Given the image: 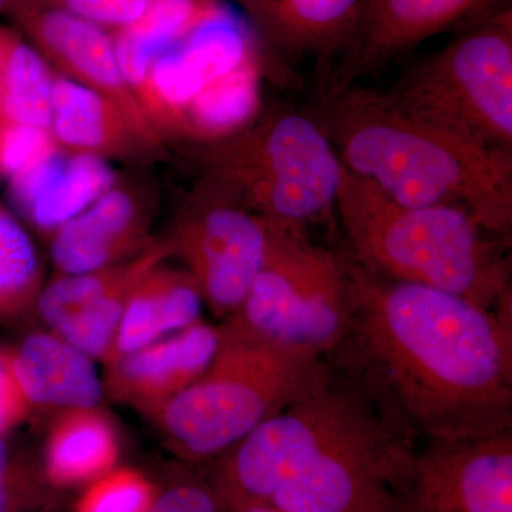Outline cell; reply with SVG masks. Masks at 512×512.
I'll return each mask as SVG.
<instances>
[{"instance_id": "cell-14", "label": "cell", "mask_w": 512, "mask_h": 512, "mask_svg": "<svg viewBox=\"0 0 512 512\" xmlns=\"http://www.w3.org/2000/svg\"><path fill=\"white\" fill-rule=\"evenodd\" d=\"M217 343L218 329L200 320L107 365L104 393L151 420L205 372Z\"/></svg>"}, {"instance_id": "cell-9", "label": "cell", "mask_w": 512, "mask_h": 512, "mask_svg": "<svg viewBox=\"0 0 512 512\" xmlns=\"http://www.w3.org/2000/svg\"><path fill=\"white\" fill-rule=\"evenodd\" d=\"M414 434L383 394L268 504L282 512H400L417 453Z\"/></svg>"}, {"instance_id": "cell-30", "label": "cell", "mask_w": 512, "mask_h": 512, "mask_svg": "<svg viewBox=\"0 0 512 512\" xmlns=\"http://www.w3.org/2000/svg\"><path fill=\"white\" fill-rule=\"evenodd\" d=\"M157 487L150 512H224L210 481L191 471H178L164 487Z\"/></svg>"}, {"instance_id": "cell-16", "label": "cell", "mask_w": 512, "mask_h": 512, "mask_svg": "<svg viewBox=\"0 0 512 512\" xmlns=\"http://www.w3.org/2000/svg\"><path fill=\"white\" fill-rule=\"evenodd\" d=\"M276 59L326 67L352 32L365 0H238Z\"/></svg>"}, {"instance_id": "cell-27", "label": "cell", "mask_w": 512, "mask_h": 512, "mask_svg": "<svg viewBox=\"0 0 512 512\" xmlns=\"http://www.w3.org/2000/svg\"><path fill=\"white\" fill-rule=\"evenodd\" d=\"M56 507V490L40 461L16 450L0 436V512H39Z\"/></svg>"}, {"instance_id": "cell-31", "label": "cell", "mask_w": 512, "mask_h": 512, "mask_svg": "<svg viewBox=\"0 0 512 512\" xmlns=\"http://www.w3.org/2000/svg\"><path fill=\"white\" fill-rule=\"evenodd\" d=\"M53 8L100 28L124 29L146 13L153 0H43Z\"/></svg>"}, {"instance_id": "cell-3", "label": "cell", "mask_w": 512, "mask_h": 512, "mask_svg": "<svg viewBox=\"0 0 512 512\" xmlns=\"http://www.w3.org/2000/svg\"><path fill=\"white\" fill-rule=\"evenodd\" d=\"M338 212L352 254L373 274L430 286L495 309L512 295L507 244L457 205L393 201L342 165Z\"/></svg>"}, {"instance_id": "cell-15", "label": "cell", "mask_w": 512, "mask_h": 512, "mask_svg": "<svg viewBox=\"0 0 512 512\" xmlns=\"http://www.w3.org/2000/svg\"><path fill=\"white\" fill-rule=\"evenodd\" d=\"M150 224V204L140 192L113 185L53 231V264L60 274L72 275L127 261L150 244Z\"/></svg>"}, {"instance_id": "cell-1", "label": "cell", "mask_w": 512, "mask_h": 512, "mask_svg": "<svg viewBox=\"0 0 512 512\" xmlns=\"http://www.w3.org/2000/svg\"><path fill=\"white\" fill-rule=\"evenodd\" d=\"M352 332L372 382L416 434L512 430V295L495 309L373 274L346 256Z\"/></svg>"}, {"instance_id": "cell-17", "label": "cell", "mask_w": 512, "mask_h": 512, "mask_svg": "<svg viewBox=\"0 0 512 512\" xmlns=\"http://www.w3.org/2000/svg\"><path fill=\"white\" fill-rule=\"evenodd\" d=\"M8 352L13 375L32 410L63 412L99 406L103 399V380L92 357L52 330L32 333Z\"/></svg>"}, {"instance_id": "cell-25", "label": "cell", "mask_w": 512, "mask_h": 512, "mask_svg": "<svg viewBox=\"0 0 512 512\" xmlns=\"http://www.w3.org/2000/svg\"><path fill=\"white\" fill-rule=\"evenodd\" d=\"M42 288V268L32 239L0 207V322L35 308Z\"/></svg>"}, {"instance_id": "cell-33", "label": "cell", "mask_w": 512, "mask_h": 512, "mask_svg": "<svg viewBox=\"0 0 512 512\" xmlns=\"http://www.w3.org/2000/svg\"><path fill=\"white\" fill-rule=\"evenodd\" d=\"M229 512H282L276 510V508L272 507V505H252V507L239 508V510L229 511Z\"/></svg>"}, {"instance_id": "cell-13", "label": "cell", "mask_w": 512, "mask_h": 512, "mask_svg": "<svg viewBox=\"0 0 512 512\" xmlns=\"http://www.w3.org/2000/svg\"><path fill=\"white\" fill-rule=\"evenodd\" d=\"M8 12L18 22L30 45L69 76L67 79L116 104L148 146L160 143V134L124 79L109 33L43 0H12Z\"/></svg>"}, {"instance_id": "cell-11", "label": "cell", "mask_w": 512, "mask_h": 512, "mask_svg": "<svg viewBox=\"0 0 512 512\" xmlns=\"http://www.w3.org/2000/svg\"><path fill=\"white\" fill-rule=\"evenodd\" d=\"M400 512H512V430L429 439L414 458Z\"/></svg>"}, {"instance_id": "cell-6", "label": "cell", "mask_w": 512, "mask_h": 512, "mask_svg": "<svg viewBox=\"0 0 512 512\" xmlns=\"http://www.w3.org/2000/svg\"><path fill=\"white\" fill-rule=\"evenodd\" d=\"M355 299L346 256L305 231L271 224L268 255L225 326L274 348L325 357L352 332Z\"/></svg>"}, {"instance_id": "cell-10", "label": "cell", "mask_w": 512, "mask_h": 512, "mask_svg": "<svg viewBox=\"0 0 512 512\" xmlns=\"http://www.w3.org/2000/svg\"><path fill=\"white\" fill-rule=\"evenodd\" d=\"M185 264L204 305L227 319L254 284L271 244V224L234 192L204 178L165 239Z\"/></svg>"}, {"instance_id": "cell-26", "label": "cell", "mask_w": 512, "mask_h": 512, "mask_svg": "<svg viewBox=\"0 0 512 512\" xmlns=\"http://www.w3.org/2000/svg\"><path fill=\"white\" fill-rule=\"evenodd\" d=\"M165 259L167 258H157L148 262L143 268L124 279L113 291L104 295L99 302L90 306L87 311L55 330L56 335L79 349L84 355L103 363L113 346L134 289L144 276L150 274L157 266L163 265Z\"/></svg>"}, {"instance_id": "cell-5", "label": "cell", "mask_w": 512, "mask_h": 512, "mask_svg": "<svg viewBox=\"0 0 512 512\" xmlns=\"http://www.w3.org/2000/svg\"><path fill=\"white\" fill-rule=\"evenodd\" d=\"M197 157L204 178L276 227L306 231L336 212L342 163L311 113L261 109L241 130L201 143Z\"/></svg>"}, {"instance_id": "cell-24", "label": "cell", "mask_w": 512, "mask_h": 512, "mask_svg": "<svg viewBox=\"0 0 512 512\" xmlns=\"http://www.w3.org/2000/svg\"><path fill=\"white\" fill-rule=\"evenodd\" d=\"M168 256L171 254L167 242H150L143 251L119 264L84 274H60L49 285L43 286L35 308L43 322L55 332L99 302L104 295L148 262Z\"/></svg>"}, {"instance_id": "cell-29", "label": "cell", "mask_w": 512, "mask_h": 512, "mask_svg": "<svg viewBox=\"0 0 512 512\" xmlns=\"http://www.w3.org/2000/svg\"><path fill=\"white\" fill-rule=\"evenodd\" d=\"M59 150L46 128L0 121V173L12 178Z\"/></svg>"}, {"instance_id": "cell-19", "label": "cell", "mask_w": 512, "mask_h": 512, "mask_svg": "<svg viewBox=\"0 0 512 512\" xmlns=\"http://www.w3.org/2000/svg\"><path fill=\"white\" fill-rule=\"evenodd\" d=\"M120 443L113 421L99 406L56 414L43 446V474L55 490L84 487L117 467Z\"/></svg>"}, {"instance_id": "cell-4", "label": "cell", "mask_w": 512, "mask_h": 512, "mask_svg": "<svg viewBox=\"0 0 512 512\" xmlns=\"http://www.w3.org/2000/svg\"><path fill=\"white\" fill-rule=\"evenodd\" d=\"M210 365L151 419L185 463H211L329 382L325 357L274 348L224 323Z\"/></svg>"}, {"instance_id": "cell-7", "label": "cell", "mask_w": 512, "mask_h": 512, "mask_svg": "<svg viewBox=\"0 0 512 512\" xmlns=\"http://www.w3.org/2000/svg\"><path fill=\"white\" fill-rule=\"evenodd\" d=\"M386 92L420 119L512 153V9L464 26Z\"/></svg>"}, {"instance_id": "cell-18", "label": "cell", "mask_w": 512, "mask_h": 512, "mask_svg": "<svg viewBox=\"0 0 512 512\" xmlns=\"http://www.w3.org/2000/svg\"><path fill=\"white\" fill-rule=\"evenodd\" d=\"M202 296L185 269L160 265L134 289L103 365L200 322Z\"/></svg>"}, {"instance_id": "cell-22", "label": "cell", "mask_w": 512, "mask_h": 512, "mask_svg": "<svg viewBox=\"0 0 512 512\" xmlns=\"http://www.w3.org/2000/svg\"><path fill=\"white\" fill-rule=\"evenodd\" d=\"M53 80L45 57L25 37L0 28V121L49 130Z\"/></svg>"}, {"instance_id": "cell-36", "label": "cell", "mask_w": 512, "mask_h": 512, "mask_svg": "<svg viewBox=\"0 0 512 512\" xmlns=\"http://www.w3.org/2000/svg\"><path fill=\"white\" fill-rule=\"evenodd\" d=\"M39 512H57V511H56V507H55V508H46V510H42Z\"/></svg>"}, {"instance_id": "cell-34", "label": "cell", "mask_w": 512, "mask_h": 512, "mask_svg": "<svg viewBox=\"0 0 512 512\" xmlns=\"http://www.w3.org/2000/svg\"><path fill=\"white\" fill-rule=\"evenodd\" d=\"M491 8L495 13L504 12L511 9V0H490Z\"/></svg>"}, {"instance_id": "cell-35", "label": "cell", "mask_w": 512, "mask_h": 512, "mask_svg": "<svg viewBox=\"0 0 512 512\" xmlns=\"http://www.w3.org/2000/svg\"><path fill=\"white\" fill-rule=\"evenodd\" d=\"M12 0H0V12H8Z\"/></svg>"}, {"instance_id": "cell-32", "label": "cell", "mask_w": 512, "mask_h": 512, "mask_svg": "<svg viewBox=\"0 0 512 512\" xmlns=\"http://www.w3.org/2000/svg\"><path fill=\"white\" fill-rule=\"evenodd\" d=\"M30 412L32 409L13 375L9 352L0 349V436H6L22 424Z\"/></svg>"}, {"instance_id": "cell-21", "label": "cell", "mask_w": 512, "mask_h": 512, "mask_svg": "<svg viewBox=\"0 0 512 512\" xmlns=\"http://www.w3.org/2000/svg\"><path fill=\"white\" fill-rule=\"evenodd\" d=\"M258 52L201 90L185 110L181 134L198 144L220 140L255 119L261 106Z\"/></svg>"}, {"instance_id": "cell-12", "label": "cell", "mask_w": 512, "mask_h": 512, "mask_svg": "<svg viewBox=\"0 0 512 512\" xmlns=\"http://www.w3.org/2000/svg\"><path fill=\"white\" fill-rule=\"evenodd\" d=\"M491 15L490 0H365L348 39L325 69L320 93L359 84L424 40Z\"/></svg>"}, {"instance_id": "cell-2", "label": "cell", "mask_w": 512, "mask_h": 512, "mask_svg": "<svg viewBox=\"0 0 512 512\" xmlns=\"http://www.w3.org/2000/svg\"><path fill=\"white\" fill-rule=\"evenodd\" d=\"M311 114L343 167L393 201L466 208L488 234L511 241L512 153L420 119L360 83L320 93Z\"/></svg>"}, {"instance_id": "cell-23", "label": "cell", "mask_w": 512, "mask_h": 512, "mask_svg": "<svg viewBox=\"0 0 512 512\" xmlns=\"http://www.w3.org/2000/svg\"><path fill=\"white\" fill-rule=\"evenodd\" d=\"M113 185L114 174L103 158L63 156L49 183L22 212L35 227L53 232L82 214Z\"/></svg>"}, {"instance_id": "cell-8", "label": "cell", "mask_w": 512, "mask_h": 512, "mask_svg": "<svg viewBox=\"0 0 512 512\" xmlns=\"http://www.w3.org/2000/svg\"><path fill=\"white\" fill-rule=\"evenodd\" d=\"M375 384L338 382L286 407L211 461L210 484L224 512L265 505L333 440L356 426L382 399Z\"/></svg>"}, {"instance_id": "cell-20", "label": "cell", "mask_w": 512, "mask_h": 512, "mask_svg": "<svg viewBox=\"0 0 512 512\" xmlns=\"http://www.w3.org/2000/svg\"><path fill=\"white\" fill-rule=\"evenodd\" d=\"M49 131L70 154L120 156L150 147L116 104L67 77L53 80Z\"/></svg>"}, {"instance_id": "cell-28", "label": "cell", "mask_w": 512, "mask_h": 512, "mask_svg": "<svg viewBox=\"0 0 512 512\" xmlns=\"http://www.w3.org/2000/svg\"><path fill=\"white\" fill-rule=\"evenodd\" d=\"M157 488L140 470L116 467L84 485L73 512H150Z\"/></svg>"}]
</instances>
